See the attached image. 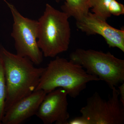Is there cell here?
<instances>
[{"label":"cell","instance_id":"cell-12","mask_svg":"<svg viewBox=\"0 0 124 124\" xmlns=\"http://www.w3.org/2000/svg\"><path fill=\"white\" fill-rule=\"evenodd\" d=\"M6 94L4 71L2 62L0 59V124H2V119L5 115Z\"/></svg>","mask_w":124,"mask_h":124},{"label":"cell","instance_id":"cell-14","mask_svg":"<svg viewBox=\"0 0 124 124\" xmlns=\"http://www.w3.org/2000/svg\"><path fill=\"white\" fill-rule=\"evenodd\" d=\"M120 95V101L122 104H124V83H122V85L118 87Z\"/></svg>","mask_w":124,"mask_h":124},{"label":"cell","instance_id":"cell-11","mask_svg":"<svg viewBox=\"0 0 124 124\" xmlns=\"http://www.w3.org/2000/svg\"><path fill=\"white\" fill-rule=\"evenodd\" d=\"M112 0H90V6L93 13L103 20L110 17L109 9Z\"/></svg>","mask_w":124,"mask_h":124},{"label":"cell","instance_id":"cell-2","mask_svg":"<svg viewBox=\"0 0 124 124\" xmlns=\"http://www.w3.org/2000/svg\"><path fill=\"white\" fill-rule=\"evenodd\" d=\"M100 80L97 77L88 74L80 64L56 56L45 68L35 91L42 90L48 93L61 88L70 97L76 98L86 88L88 83Z\"/></svg>","mask_w":124,"mask_h":124},{"label":"cell","instance_id":"cell-7","mask_svg":"<svg viewBox=\"0 0 124 124\" xmlns=\"http://www.w3.org/2000/svg\"><path fill=\"white\" fill-rule=\"evenodd\" d=\"M68 95L61 88L46 94L35 115L44 124H68Z\"/></svg>","mask_w":124,"mask_h":124},{"label":"cell","instance_id":"cell-4","mask_svg":"<svg viewBox=\"0 0 124 124\" xmlns=\"http://www.w3.org/2000/svg\"><path fill=\"white\" fill-rule=\"evenodd\" d=\"M70 60L80 65L89 75L98 78L111 89L124 81V60L110 52L77 49L70 54Z\"/></svg>","mask_w":124,"mask_h":124},{"label":"cell","instance_id":"cell-1","mask_svg":"<svg viewBox=\"0 0 124 124\" xmlns=\"http://www.w3.org/2000/svg\"><path fill=\"white\" fill-rule=\"evenodd\" d=\"M0 59L6 86L5 112L14 104L35 90L45 68H37L26 57L8 51L1 46Z\"/></svg>","mask_w":124,"mask_h":124},{"label":"cell","instance_id":"cell-13","mask_svg":"<svg viewBox=\"0 0 124 124\" xmlns=\"http://www.w3.org/2000/svg\"><path fill=\"white\" fill-rule=\"evenodd\" d=\"M111 15L119 16L124 14V6L116 0H112L109 9Z\"/></svg>","mask_w":124,"mask_h":124},{"label":"cell","instance_id":"cell-6","mask_svg":"<svg viewBox=\"0 0 124 124\" xmlns=\"http://www.w3.org/2000/svg\"><path fill=\"white\" fill-rule=\"evenodd\" d=\"M3 0L10 9L13 19L11 36L14 40L16 54L28 58L33 64H40L44 55L37 43L38 20L23 17L13 5Z\"/></svg>","mask_w":124,"mask_h":124},{"label":"cell","instance_id":"cell-15","mask_svg":"<svg viewBox=\"0 0 124 124\" xmlns=\"http://www.w3.org/2000/svg\"><path fill=\"white\" fill-rule=\"evenodd\" d=\"M1 46L0 44V50L1 47Z\"/></svg>","mask_w":124,"mask_h":124},{"label":"cell","instance_id":"cell-8","mask_svg":"<svg viewBox=\"0 0 124 124\" xmlns=\"http://www.w3.org/2000/svg\"><path fill=\"white\" fill-rule=\"evenodd\" d=\"M78 29L89 35H98L105 39L110 47H116L124 52V30L118 29L108 24L107 20L89 12L80 21L76 22Z\"/></svg>","mask_w":124,"mask_h":124},{"label":"cell","instance_id":"cell-9","mask_svg":"<svg viewBox=\"0 0 124 124\" xmlns=\"http://www.w3.org/2000/svg\"><path fill=\"white\" fill-rule=\"evenodd\" d=\"M46 93L42 90L35 91L16 102L5 112L3 124H20L35 115Z\"/></svg>","mask_w":124,"mask_h":124},{"label":"cell","instance_id":"cell-10","mask_svg":"<svg viewBox=\"0 0 124 124\" xmlns=\"http://www.w3.org/2000/svg\"><path fill=\"white\" fill-rule=\"evenodd\" d=\"M63 0H56L59 2ZM64 5L61 6L62 11L68 16L73 17L77 22L82 20L89 12L90 8V0H64Z\"/></svg>","mask_w":124,"mask_h":124},{"label":"cell","instance_id":"cell-5","mask_svg":"<svg viewBox=\"0 0 124 124\" xmlns=\"http://www.w3.org/2000/svg\"><path fill=\"white\" fill-rule=\"evenodd\" d=\"M111 89L112 93L108 100L95 92L80 110L81 116L69 121L68 124H124V104L119 99V90L115 86Z\"/></svg>","mask_w":124,"mask_h":124},{"label":"cell","instance_id":"cell-3","mask_svg":"<svg viewBox=\"0 0 124 124\" xmlns=\"http://www.w3.org/2000/svg\"><path fill=\"white\" fill-rule=\"evenodd\" d=\"M69 18L63 11L46 4L38 20L37 43L45 57L54 58L68 50L71 35Z\"/></svg>","mask_w":124,"mask_h":124}]
</instances>
